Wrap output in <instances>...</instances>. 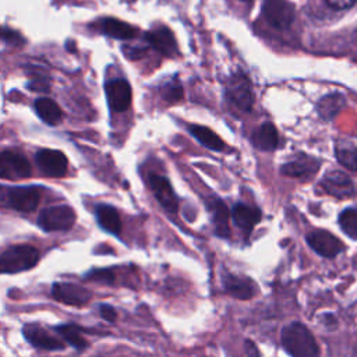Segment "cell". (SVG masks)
I'll list each match as a JSON object with an SVG mask.
<instances>
[{
	"label": "cell",
	"mask_w": 357,
	"mask_h": 357,
	"mask_svg": "<svg viewBox=\"0 0 357 357\" xmlns=\"http://www.w3.org/2000/svg\"><path fill=\"white\" fill-rule=\"evenodd\" d=\"M283 349L294 357H314L319 353L318 344L311 332L300 322H291L282 329Z\"/></svg>",
	"instance_id": "cell-1"
},
{
	"label": "cell",
	"mask_w": 357,
	"mask_h": 357,
	"mask_svg": "<svg viewBox=\"0 0 357 357\" xmlns=\"http://www.w3.org/2000/svg\"><path fill=\"white\" fill-rule=\"evenodd\" d=\"M39 261V251L28 244H17L6 248L0 255L3 273H18L33 268Z\"/></svg>",
	"instance_id": "cell-2"
},
{
	"label": "cell",
	"mask_w": 357,
	"mask_h": 357,
	"mask_svg": "<svg viewBox=\"0 0 357 357\" xmlns=\"http://www.w3.org/2000/svg\"><path fill=\"white\" fill-rule=\"evenodd\" d=\"M75 223V212L68 205L45 208L38 216V226L45 231H66Z\"/></svg>",
	"instance_id": "cell-3"
},
{
	"label": "cell",
	"mask_w": 357,
	"mask_h": 357,
	"mask_svg": "<svg viewBox=\"0 0 357 357\" xmlns=\"http://www.w3.org/2000/svg\"><path fill=\"white\" fill-rule=\"evenodd\" d=\"M32 174V167L24 155L13 151L0 153V177L4 180L28 178Z\"/></svg>",
	"instance_id": "cell-4"
},
{
	"label": "cell",
	"mask_w": 357,
	"mask_h": 357,
	"mask_svg": "<svg viewBox=\"0 0 357 357\" xmlns=\"http://www.w3.org/2000/svg\"><path fill=\"white\" fill-rule=\"evenodd\" d=\"M226 96L240 110L250 112L254 105V93L248 78L243 74H234L226 85Z\"/></svg>",
	"instance_id": "cell-5"
},
{
	"label": "cell",
	"mask_w": 357,
	"mask_h": 357,
	"mask_svg": "<svg viewBox=\"0 0 357 357\" xmlns=\"http://www.w3.org/2000/svg\"><path fill=\"white\" fill-rule=\"evenodd\" d=\"M35 163L45 176L59 178L66 176L68 160L61 151L40 149L35 155Z\"/></svg>",
	"instance_id": "cell-6"
},
{
	"label": "cell",
	"mask_w": 357,
	"mask_h": 357,
	"mask_svg": "<svg viewBox=\"0 0 357 357\" xmlns=\"http://www.w3.org/2000/svg\"><path fill=\"white\" fill-rule=\"evenodd\" d=\"M262 13L266 21L279 29L290 26L294 20V8L286 0H265Z\"/></svg>",
	"instance_id": "cell-7"
},
{
	"label": "cell",
	"mask_w": 357,
	"mask_h": 357,
	"mask_svg": "<svg viewBox=\"0 0 357 357\" xmlns=\"http://www.w3.org/2000/svg\"><path fill=\"white\" fill-rule=\"evenodd\" d=\"M8 205L20 212H33L40 201V191L33 185H20L8 190Z\"/></svg>",
	"instance_id": "cell-8"
},
{
	"label": "cell",
	"mask_w": 357,
	"mask_h": 357,
	"mask_svg": "<svg viewBox=\"0 0 357 357\" xmlns=\"http://www.w3.org/2000/svg\"><path fill=\"white\" fill-rule=\"evenodd\" d=\"M106 98L113 112H126L131 105V86L124 78H114L105 85Z\"/></svg>",
	"instance_id": "cell-9"
},
{
	"label": "cell",
	"mask_w": 357,
	"mask_h": 357,
	"mask_svg": "<svg viewBox=\"0 0 357 357\" xmlns=\"http://www.w3.org/2000/svg\"><path fill=\"white\" fill-rule=\"evenodd\" d=\"M52 296L56 298V301L67 305H84L92 297L88 289L78 286L75 283L66 282L54 283L52 286Z\"/></svg>",
	"instance_id": "cell-10"
},
{
	"label": "cell",
	"mask_w": 357,
	"mask_h": 357,
	"mask_svg": "<svg viewBox=\"0 0 357 357\" xmlns=\"http://www.w3.org/2000/svg\"><path fill=\"white\" fill-rule=\"evenodd\" d=\"M148 184L155 195V198L159 201V204L170 213H176L178 208V199L174 194L170 181L156 173H151L148 176Z\"/></svg>",
	"instance_id": "cell-11"
},
{
	"label": "cell",
	"mask_w": 357,
	"mask_h": 357,
	"mask_svg": "<svg viewBox=\"0 0 357 357\" xmlns=\"http://www.w3.org/2000/svg\"><path fill=\"white\" fill-rule=\"evenodd\" d=\"M307 243L315 252L326 258H333L342 251V243L332 233L325 230H314L308 233Z\"/></svg>",
	"instance_id": "cell-12"
},
{
	"label": "cell",
	"mask_w": 357,
	"mask_h": 357,
	"mask_svg": "<svg viewBox=\"0 0 357 357\" xmlns=\"http://www.w3.org/2000/svg\"><path fill=\"white\" fill-rule=\"evenodd\" d=\"M22 335L24 337L35 347L42 349V350H63L64 344L59 339L53 337L49 335L42 326L38 324H26L22 328Z\"/></svg>",
	"instance_id": "cell-13"
},
{
	"label": "cell",
	"mask_w": 357,
	"mask_h": 357,
	"mask_svg": "<svg viewBox=\"0 0 357 357\" xmlns=\"http://www.w3.org/2000/svg\"><path fill=\"white\" fill-rule=\"evenodd\" d=\"M223 284L226 291L238 300H250L257 293V286L250 278H244L233 273L225 275Z\"/></svg>",
	"instance_id": "cell-14"
},
{
	"label": "cell",
	"mask_w": 357,
	"mask_h": 357,
	"mask_svg": "<svg viewBox=\"0 0 357 357\" xmlns=\"http://www.w3.org/2000/svg\"><path fill=\"white\" fill-rule=\"evenodd\" d=\"M145 39L151 46H153L159 53L165 56H174L177 53V43L174 35L166 26L149 31L145 35Z\"/></svg>",
	"instance_id": "cell-15"
},
{
	"label": "cell",
	"mask_w": 357,
	"mask_h": 357,
	"mask_svg": "<svg viewBox=\"0 0 357 357\" xmlns=\"http://www.w3.org/2000/svg\"><path fill=\"white\" fill-rule=\"evenodd\" d=\"M208 211L211 212L212 223H213V230L219 237H229L230 234V227H229V211L225 202L218 198H209L206 201Z\"/></svg>",
	"instance_id": "cell-16"
},
{
	"label": "cell",
	"mask_w": 357,
	"mask_h": 357,
	"mask_svg": "<svg viewBox=\"0 0 357 357\" xmlns=\"http://www.w3.org/2000/svg\"><path fill=\"white\" fill-rule=\"evenodd\" d=\"M261 211L258 208L245 205V204H236L231 211L233 222L237 227H240L244 233H251V230L259 223L261 220Z\"/></svg>",
	"instance_id": "cell-17"
},
{
	"label": "cell",
	"mask_w": 357,
	"mask_h": 357,
	"mask_svg": "<svg viewBox=\"0 0 357 357\" xmlns=\"http://www.w3.org/2000/svg\"><path fill=\"white\" fill-rule=\"evenodd\" d=\"M251 142L255 148H258L261 151L276 149L279 145V134H278L276 127L269 121L262 123L252 134Z\"/></svg>",
	"instance_id": "cell-18"
},
{
	"label": "cell",
	"mask_w": 357,
	"mask_h": 357,
	"mask_svg": "<svg viewBox=\"0 0 357 357\" xmlns=\"http://www.w3.org/2000/svg\"><path fill=\"white\" fill-rule=\"evenodd\" d=\"M317 167H318V163L312 158L300 155L296 159L284 163L280 172L284 176L301 178V177H310L317 170Z\"/></svg>",
	"instance_id": "cell-19"
},
{
	"label": "cell",
	"mask_w": 357,
	"mask_h": 357,
	"mask_svg": "<svg viewBox=\"0 0 357 357\" xmlns=\"http://www.w3.org/2000/svg\"><path fill=\"white\" fill-rule=\"evenodd\" d=\"M188 131L199 144H202L205 148H208L211 151L220 152L226 146L225 141L215 131H212L211 128H208L205 126L190 124L188 126Z\"/></svg>",
	"instance_id": "cell-20"
},
{
	"label": "cell",
	"mask_w": 357,
	"mask_h": 357,
	"mask_svg": "<svg viewBox=\"0 0 357 357\" xmlns=\"http://www.w3.org/2000/svg\"><path fill=\"white\" fill-rule=\"evenodd\" d=\"M33 107H35L38 117L49 126L59 124L63 117L60 106L50 98H46V96L38 98L33 103Z\"/></svg>",
	"instance_id": "cell-21"
},
{
	"label": "cell",
	"mask_w": 357,
	"mask_h": 357,
	"mask_svg": "<svg viewBox=\"0 0 357 357\" xmlns=\"http://www.w3.org/2000/svg\"><path fill=\"white\" fill-rule=\"evenodd\" d=\"M96 219L99 226L112 234H120L121 231V219L119 212L116 211V208L110 206V205H99L96 208Z\"/></svg>",
	"instance_id": "cell-22"
},
{
	"label": "cell",
	"mask_w": 357,
	"mask_h": 357,
	"mask_svg": "<svg viewBox=\"0 0 357 357\" xmlns=\"http://www.w3.org/2000/svg\"><path fill=\"white\" fill-rule=\"evenodd\" d=\"M322 184L328 192L336 197H347L351 194V181L346 174L340 172H333L325 176Z\"/></svg>",
	"instance_id": "cell-23"
},
{
	"label": "cell",
	"mask_w": 357,
	"mask_h": 357,
	"mask_svg": "<svg viewBox=\"0 0 357 357\" xmlns=\"http://www.w3.org/2000/svg\"><path fill=\"white\" fill-rule=\"evenodd\" d=\"M102 31L116 39H132L137 36V29L134 26L116 18H105L102 21Z\"/></svg>",
	"instance_id": "cell-24"
},
{
	"label": "cell",
	"mask_w": 357,
	"mask_h": 357,
	"mask_svg": "<svg viewBox=\"0 0 357 357\" xmlns=\"http://www.w3.org/2000/svg\"><path fill=\"white\" fill-rule=\"evenodd\" d=\"M54 331L75 350L82 351L88 347V342L86 339L81 335V332L78 331V328L73 324H63L59 326H54Z\"/></svg>",
	"instance_id": "cell-25"
},
{
	"label": "cell",
	"mask_w": 357,
	"mask_h": 357,
	"mask_svg": "<svg viewBox=\"0 0 357 357\" xmlns=\"http://www.w3.org/2000/svg\"><path fill=\"white\" fill-rule=\"evenodd\" d=\"M343 103H344V100L340 95H337V93L326 95L319 100L318 112H319L321 117L328 120V119H332L342 109Z\"/></svg>",
	"instance_id": "cell-26"
},
{
	"label": "cell",
	"mask_w": 357,
	"mask_h": 357,
	"mask_svg": "<svg viewBox=\"0 0 357 357\" xmlns=\"http://www.w3.org/2000/svg\"><path fill=\"white\" fill-rule=\"evenodd\" d=\"M336 156L344 167L351 170L357 169V149L353 144H339L336 146Z\"/></svg>",
	"instance_id": "cell-27"
},
{
	"label": "cell",
	"mask_w": 357,
	"mask_h": 357,
	"mask_svg": "<svg viewBox=\"0 0 357 357\" xmlns=\"http://www.w3.org/2000/svg\"><path fill=\"white\" fill-rule=\"evenodd\" d=\"M340 227L350 237H357V208L346 209L340 218Z\"/></svg>",
	"instance_id": "cell-28"
},
{
	"label": "cell",
	"mask_w": 357,
	"mask_h": 357,
	"mask_svg": "<svg viewBox=\"0 0 357 357\" xmlns=\"http://www.w3.org/2000/svg\"><path fill=\"white\" fill-rule=\"evenodd\" d=\"M162 93H163L165 100L177 102L183 98V88H181L180 82L173 81V82H169L165 85V88L162 89Z\"/></svg>",
	"instance_id": "cell-29"
},
{
	"label": "cell",
	"mask_w": 357,
	"mask_h": 357,
	"mask_svg": "<svg viewBox=\"0 0 357 357\" xmlns=\"http://www.w3.org/2000/svg\"><path fill=\"white\" fill-rule=\"evenodd\" d=\"M86 278H88V280H99L103 283H112L114 280L113 273L109 269H95V271L89 272L86 275Z\"/></svg>",
	"instance_id": "cell-30"
},
{
	"label": "cell",
	"mask_w": 357,
	"mask_h": 357,
	"mask_svg": "<svg viewBox=\"0 0 357 357\" xmlns=\"http://www.w3.org/2000/svg\"><path fill=\"white\" fill-rule=\"evenodd\" d=\"M1 36H3V40L4 42H7V43H10V45H21L24 40H22V38H21V35L18 33V32H15V31H13V29H8V28H3V33H1Z\"/></svg>",
	"instance_id": "cell-31"
},
{
	"label": "cell",
	"mask_w": 357,
	"mask_h": 357,
	"mask_svg": "<svg viewBox=\"0 0 357 357\" xmlns=\"http://www.w3.org/2000/svg\"><path fill=\"white\" fill-rule=\"evenodd\" d=\"M99 314L100 317L107 321V322H114L116 318H117V314H116V310L112 307V305H107V304H100L99 307Z\"/></svg>",
	"instance_id": "cell-32"
},
{
	"label": "cell",
	"mask_w": 357,
	"mask_h": 357,
	"mask_svg": "<svg viewBox=\"0 0 357 357\" xmlns=\"http://www.w3.org/2000/svg\"><path fill=\"white\" fill-rule=\"evenodd\" d=\"M356 1H357V0H326V3H328L331 7L337 8V10H340V8H347V7L353 6Z\"/></svg>",
	"instance_id": "cell-33"
},
{
	"label": "cell",
	"mask_w": 357,
	"mask_h": 357,
	"mask_svg": "<svg viewBox=\"0 0 357 357\" xmlns=\"http://www.w3.org/2000/svg\"><path fill=\"white\" fill-rule=\"evenodd\" d=\"M243 1H248V0H243Z\"/></svg>",
	"instance_id": "cell-34"
}]
</instances>
